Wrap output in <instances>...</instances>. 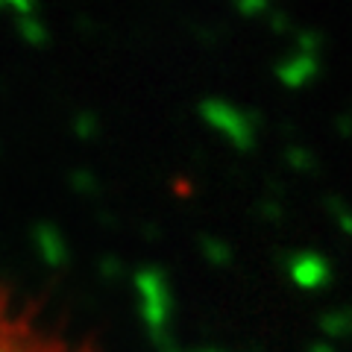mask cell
<instances>
[{
    "instance_id": "cell-1",
    "label": "cell",
    "mask_w": 352,
    "mask_h": 352,
    "mask_svg": "<svg viewBox=\"0 0 352 352\" xmlns=\"http://www.w3.org/2000/svg\"><path fill=\"white\" fill-rule=\"evenodd\" d=\"M0 352H91L59 329H50L24 305L0 296Z\"/></svg>"
}]
</instances>
